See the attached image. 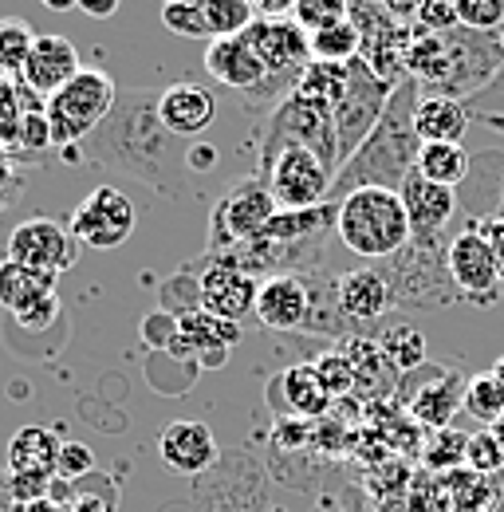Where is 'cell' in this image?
Here are the masks:
<instances>
[{"instance_id": "cell-1", "label": "cell", "mask_w": 504, "mask_h": 512, "mask_svg": "<svg viewBox=\"0 0 504 512\" xmlns=\"http://www.w3.org/2000/svg\"><path fill=\"white\" fill-rule=\"evenodd\" d=\"M67 162H91L103 170L126 174L166 197L186 193L189 146L166 130L158 115V91H119L111 115L91 130L79 146L63 150Z\"/></svg>"}, {"instance_id": "cell-2", "label": "cell", "mask_w": 504, "mask_h": 512, "mask_svg": "<svg viewBox=\"0 0 504 512\" xmlns=\"http://www.w3.org/2000/svg\"><path fill=\"white\" fill-rule=\"evenodd\" d=\"M402 71L418 83L422 95H449V99H473L481 95L504 71V52L497 32H418L410 28V40L402 48Z\"/></svg>"}, {"instance_id": "cell-3", "label": "cell", "mask_w": 504, "mask_h": 512, "mask_svg": "<svg viewBox=\"0 0 504 512\" xmlns=\"http://www.w3.org/2000/svg\"><path fill=\"white\" fill-rule=\"evenodd\" d=\"M418 83L402 79L382 111V119L375 123V130L359 142V150L351 158H343V166L335 170V186H331V201H343L347 193L367 190H402V182L414 174L422 138L414 127V111H418Z\"/></svg>"}, {"instance_id": "cell-4", "label": "cell", "mask_w": 504, "mask_h": 512, "mask_svg": "<svg viewBox=\"0 0 504 512\" xmlns=\"http://www.w3.org/2000/svg\"><path fill=\"white\" fill-rule=\"evenodd\" d=\"M335 237L363 260H390L394 253H402L410 245V217L402 205L398 190H367L347 193L343 201H335Z\"/></svg>"}, {"instance_id": "cell-5", "label": "cell", "mask_w": 504, "mask_h": 512, "mask_svg": "<svg viewBox=\"0 0 504 512\" xmlns=\"http://www.w3.org/2000/svg\"><path fill=\"white\" fill-rule=\"evenodd\" d=\"M119 91H115V79L107 71H95V67H83L75 79H67L60 91L44 103V115H48V130H52V146L71 150L79 146L91 130L99 127L111 107H115Z\"/></svg>"}, {"instance_id": "cell-6", "label": "cell", "mask_w": 504, "mask_h": 512, "mask_svg": "<svg viewBox=\"0 0 504 512\" xmlns=\"http://www.w3.org/2000/svg\"><path fill=\"white\" fill-rule=\"evenodd\" d=\"M445 249L449 245H406L402 253H394L390 260H382L378 268L390 280L394 292V308H414V312H438L457 304V288L449 280V264H445Z\"/></svg>"}, {"instance_id": "cell-7", "label": "cell", "mask_w": 504, "mask_h": 512, "mask_svg": "<svg viewBox=\"0 0 504 512\" xmlns=\"http://www.w3.org/2000/svg\"><path fill=\"white\" fill-rule=\"evenodd\" d=\"M280 146H308L331 170H339V162H343V154H339V130H335L331 107L312 103V99H304L296 91L268 111V123L260 130L256 158H264V154H272Z\"/></svg>"}, {"instance_id": "cell-8", "label": "cell", "mask_w": 504, "mask_h": 512, "mask_svg": "<svg viewBox=\"0 0 504 512\" xmlns=\"http://www.w3.org/2000/svg\"><path fill=\"white\" fill-rule=\"evenodd\" d=\"M256 178L272 190L280 209H312L331 201L335 170L308 146H280L256 158Z\"/></svg>"}, {"instance_id": "cell-9", "label": "cell", "mask_w": 504, "mask_h": 512, "mask_svg": "<svg viewBox=\"0 0 504 512\" xmlns=\"http://www.w3.org/2000/svg\"><path fill=\"white\" fill-rule=\"evenodd\" d=\"M398 83L382 79L375 67L367 60H351L347 64V87H343V99L335 103V130H339V154L351 158L359 150V142L375 130V123L382 119L390 95H394ZM343 166V162H339Z\"/></svg>"}, {"instance_id": "cell-10", "label": "cell", "mask_w": 504, "mask_h": 512, "mask_svg": "<svg viewBox=\"0 0 504 512\" xmlns=\"http://www.w3.org/2000/svg\"><path fill=\"white\" fill-rule=\"evenodd\" d=\"M276 213H280L276 197H272V190L256 174L245 178V182H237V186H229V190L217 197V205H213L205 253H221V249H233V245L249 241Z\"/></svg>"}, {"instance_id": "cell-11", "label": "cell", "mask_w": 504, "mask_h": 512, "mask_svg": "<svg viewBox=\"0 0 504 512\" xmlns=\"http://www.w3.org/2000/svg\"><path fill=\"white\" fill-rule=\"evenodd\" d=\"M138 225V213H134V201L115 186H95L75 209H71V237L83 245V249H119L130 241Z\"/></svg>"}, {"instance_id": "cell-12", "label": "cell", "mask_w": 504, "mask_h": 512, "mask_svg": "<svg viewBox=\"0 0 504 512\" xmlns=\"http://www.w3.org/2000/svg\"><path fill=\"white\" fill-rule=\"evenodd\" d=\"M445 264H449V280L457 288L461 300L469 304H497L501 300V288H504V276L493 260V249L489 241L481 237L477 225H465L449 237V249H445Z\"/></svg>"}, {"instance_id": "cell-13", "label": "cell", "mask_w": 504, "mask_h": 512, "mask_svg": "<svg viewBox=\"0 0 504 512\" xmlns=\"http://www.w3.org/2000/svg\"><path fill=\"white\" fill-rule=\"evenodd\" d=\"M79 241L71 237V229L60 225L56 217H28L8 233L4 245V260L24 264L32 272H48V276H63L67 268H75L79 260Z\"/></svg>"}, {"instance_id": "cell-14", "label": "cell", "mask_w": 504, "mask_h": 512, "mask_svg": "<svg viewBox=\"0 0 504 512\" xmlns=\"http://www.w3.org/2000/svg\"><path fill=\"white\" fill-rule=\"evenodd\" d=\"M319 300V268L312 272H280L260 280L256 320L268 331H308Z\"/></svg>"}, {"instance_id": "cell-15", "label": "cell", "mask_w": 504, "mask_h": 512, "mask_svg": "<svg viewBox=\"0 0 504 512\" xmlns=\"http://www.w3.org/2000/svg\"><path fill=\"white\" fill-rule=\"evenodd\" d=\"M56 280L48 272H32L24 264L0 260V308L28 331H44L48 323L60 316V296Z\"/></svg>"}, {"instance_id": "cell-16", "label": "cell", "mask_w": 504, "mask_h": 512, "mask_svg": "<svg viewBox=\"0 0 504 512\" xmlns=\"http://www.w3.org/2000/svg\"><path fill=\"white\" fill-rule=\"evenodd\" d=\"M402 205H406V217H410V241L414 245H426V249H434V245H449V225H453V217H457V190H449V186H438V182H430V178H422L418 170L402 182Z\"/></svg>"}, {"instance_id": "cell-17", "label": "cell", "mask_w": 504, "mask_h": 512, "mask_svg": "<svg viewBox=\"0 0 504 512\" xmlns=\"http://www.w3.org/2000/svg\"><path fill=\"white\" fill-rule=\"evenodd\" d=\"M197 276H201V308L221 316V320L241 323L245 316H256V292H260V280L241 272V268H229L213 256H201L193 260Z\"/></svg>"}, {"instance_id": "cell-18", "label": "cell", "mask_w": 504, "mask_h": 512, "mask_svg": "<svg viewBox=\"0 0 504 512\" xmlns=\"http://www.w3.org/2000/svg\"><path fill=\"white\" fill-rule=\"evenodd\" d=\"M237 343H241V323L221 320V316L201 308V312H189L178 320V335H174L170 351L197 359L201 367H225V359Z\"/></svg>"}, {"instance_id": "cell-19", "label": "cell", "mask_w": 504, "mask_h": 512, "mask_svg": "<svg viewBox=\"0 0 504 512\" xmlns=\"http://www.w3.org/2000/svg\"><path fill=\"white\" fill-rule=\"evenodd\" d=\"M335 304H339V316L351 327H363V323H378L394 308V292L378 264L375 268L363 264V268L335 276Z\"/></svg>"}, {"instance_id": "cell-20", "label": "cell", "mask_w": 504, "mask_h": 512, "mask_svg": "<svg viewBox=\"0 0 504 512\" xmlns=\"http://www.w3.org/2000/svg\"><path fill=\"white\" fill-rule=\"evenodd\" d=\"M83 67H79V52L67 36H36L28 60H24V71H20V83L40 95V99H52L67 79H75Z\"/></svg>"}, {"instance_id": "cell-21", "label": "cell", "mask_w": 504, "mask_h": 512, "mask_svg": "<svg viewBox=\"0 0 504 512\" xmlns=\"http://www.w3.org/2000/svg\"><path fill=\"white\" fill-rule=\"evenodd\" d=\"M217 438L205 422H193V418H178L170 422L162 434H158V457L174 469V473H186V477H197L205 469L217 465Z\"/></svg>"}, {"instance_id": "cell-22", "label": "cell", "mask_w": 504, "mask_h": 512, "mask_svg": "<svg viewBox=\"0 0 504 512\" xmlns=\"http://www.w3.org/2000/svg\"><path fill=\"white\" fill-rule=\"evenodd\" d=\"M268 406H276L284 418H319L331 410V394L319 379L315 363H296L288 371H280L268 383Z\"/></svg>"}, {"instance_id": "cell-23", "label": "cell", "mask_w": 504, "mask_h": 512, "mask_svg": "<svg viewBox=\"0 0 504 512\" xmlns=\"http://www.w3.org/2000/svg\"><path fill=\"white\" fill-rule=\"evenodd\" d=\"M158 115H162L166 130H174L178 138H197L213 127L217 99L201 83H174V87L158 91Z\"/></svg>"}, {"instance_id": "cell-24", "label": "cell", "mask_w": 504, "mask_h": 512, "mask_svg": "<svg viewBox=\"0 0 504 512\" xmlns=\"http://www.w3.org/2000/svg\"><path fill=\"white\" fill-rule=\"evenodd\" d=\"M205 71H209L217 83H225V87H233V91H241V95L256 91V87L264 83V75H268V67L260 60V52L249 44V36L213 40V44L205 48Z\"/></svg>"}, {"instance_id": "cell-25", "label": "cell", "mask_w": 504, "mask_h": 512, "mask_svg": "<svg viewBox=\"0 0 504 512\" xmlns=\"http://www.w3.org/2000/svg\"><path fill=\"white\" fill-rule=\"evenodd\" d=\"M465 383L469 379H461L457 371H430V383L410 398V418L422 430H445V426H453V418L461 410V398H465Z\"/></svg>"}, {"instance_id": "cell-26", "label": "cell", "mask_w": 504, "mask_h": 512, "mask_svg": "<svg viewBox=\"0 0 504 512\" xmlns=\"http://www.w3.org/2000/svg\"><path fill=\"white\" fill-rule=\"evenodd\" d=\"M60 449H63V442L48 426H24V430L8 442V473L40 485L48 473L60 469Z\"/></svg>"}, {"instance_id": "cell-27", "label": "cell", "mask_w": 504, "mask_h": 512, "mask_svg": "<svg viewBox=\"0 0 504 512\" xmlns=\"http://www.w3.org/2000/svg\"><path fill=\"white\" fill-rule=\"evenodd\" d=\"M473 123L469 107L449 95H422L414 111V127L422 142H465V130Z\"/></svg>"}, {"instance_id": "cell-28", "label": "cell", "mask_w": 504, "mask_h": 512, "mask_svg": "<svg viewBox=\"0 0 504 512\" xmlns=\"http://www.w3.org/2000/svg\"><path fill=\"white\" fill-rule=\"evenodd\" d=\"M449 481L453 512H504V477H485L473 469H457Z\"/></svg>"}, {"instance_id": "cell-29", "label": "cell", "mask_w": 504, "mask_h": 512, "mask_svg": "<svg viewBox=\"0 0 504 512\" xmlns=\"http://www.w3.org/2000/svg\"><path fill=\"white\" fill-rule=\"evenodd\" d=\"M414 170H418L422 178L438 182V186L457 190V186L469 182V174H473V158L465 154L461 142H422Z\"/></svg>"}, {"instance_id": "cell-30", "label": "cell", "mask_w": 504, "mask_h": 512, "mask_svg": "<svg viewBox=\"0 0 504 512\" xmlns=\"http://www.w3.org/2000/svg\"><path fill=\"white\" fill-rule=\"evenodd\" d=\"M375 343H378V351H382V359H386L398 375L418 371V367L426 363V339H422V331L410 327V323H382Z\"/></svg>"}, {"instance_id": "cell-31", "label": "cell", "mask_w": 504, "mask_h": 512, "mask_svg": "<svg viewBox=\"0 0 504 512\" xmlns=\"http://www.w3.org/2000/svg\"><path fill=\"white\" fill-rule=\"evenodd\" d=\"M308 48H312V60H323V64H351V60H359V52H363V36H359L355 20L343 16V20L327 24V28L308 32Z\"/></svg>"}, {"instance_id": "cell-32", "label": "cell", "mask_w": 504, "mask_h": 512, "mask_svg": "<svg viewBox=\"0 0 504 512\" xmlns=\"http://www.w3.org/2000/svg\"><path fill=\"white\" fill-rule=\"evenodd\" d=\"M461 406H465V414H469L473 422H481L485 430H493L504 414V383L493 375V371L473 375V379L465 383V398H461Z\"/></svg>"}, {"instance_id": "cell-33", "label": "cell", "mask_w": 504, "mask_h": 512, "mask_svg": "<svg viewBox=\"0 0 504 512\" xmlns=\"http://www.w3.org/2000/svg\"><path fill=\"white\" fill-rule=\"evenodd\" d=\"M205 12V28H209V44L213 40H233L245 36L256 20V8L249 0H201Z\"/></svg>"}, {"instance_id": "cell-34", "label": "cell", "mask_w": 504, "mask_h": 512, "mask_svg": "<svg viewBox=\"0 0 504 512\" xmlns=\"http://www.w3.org/2000/svg\"><path fill=\"white\" fill-rule=\"evenodd\" d=\"M343 87H347V64H323V60H312L304 67L300 83H296V95L312 99V103H323L335 111V103L343 99Z\"/></svg>"}, {"instance_id": "cell-35", "label": "cell", "mask_w": 504, "mask_h": 512, "mask_svg": "<svg viewBox=\"0 0 504 512\" xmlns=\"http://www.w3.org/2000/svg\"><path fill=\"white\" fill-rule=\"evenodd\" d=\"M465 449H469V434H461L457 426L430 430L422 461H426V469H430V473H441V477H449V473L465 469Z\"/></svg>"}, {"instance_id": "cell-36", "label": "cell", "mask_w": 504, "mask_h": 512, "mask_svg": "<svg viewBox=\"0 0 504 512\" xmlns=\"http://www.w3.org/2000/svg\"><path fill=\"white\" fill-rule=\"evenodd\" d=\"M347 359H351V367H355V383L367 386V390H382V386H390L398 379V371L382 359V351H378V343L371 339H351L347 343Z\"/></svg>"}, {"instance_id": "cell-37", "label": "cell", "mask_w": 504, "mask_h": 512, "mask_svg": "<svg viewBox=\"0 0 504 512\" xmlns=\"http://www.w3.org/2000/svg\"><path fill=\"white\" fill-rule=\"evenodd\" d=\"M158 300H162V312H170V316H189V312H201V276H197V268L186 264V268H178L162 288H158Z\"/></svg>"}, {"instance_id": "cell-38", "label": "cell", "mask_w": 504, "mask_h": 512, "mask_svg": "<svg viewBox=\"0 0 504 512\" xmlns=\"http://www.w3.org/2000/svg\"><path fill=\"white\" fill-rule=\"evenodd\" d=\"M36 44V32L24 20H0V75H20Z\"/></svg>"}, {"instance_id": "cell-39", "label": "cell", "mask_w": 504, "mask_h": 512, "mask_svg": "<svg viewBox=\"0 0 504 512\" xmlns=\"http://www.w3.org/2000/svg\"><path fill=\"white\" fill-rule=\"evenodd\" d=\"M162 24L182 36V40H205L209 44V28H205V12L201 0H178V4H162Z\"/></svg>"}, {"instance_id": "cell-40", "label": "cell", "mask_w": 504, "mask_h": 512, "mask_svg": "<svg viewBox=\"0 0 504 512\" xmlns=\"http://www.w3.org/2000/svg\"><path fill=\"white\" fill-rule=\"evenodd\" d=\"M465 469L485 473V477H501L504 473V449L493 430H477L469 434V449H465Z\"/></svg>"}, {"instance_id": "cell-41", "label": "cell", "mask_w": 504, "mask_h": 512, "mask_svg": "<svg viewBox=\"0 0 504 512\" xmlns=\"http://www.w3.org/2000/svg\"><path fill=\"white\" fill-rule=\"evenodd\" d=\"M315 371H319V379H323L331 398H343V394H351V390L359 386L355 383V367H351L347 351H327V355H319V359H315Z\"/></svg>"}, {"instance_id": "cell-42", "label": "cell", "mask_w": 504, "mask_h": 512, "mask_svg": "<svg viewBox=\"0 0 504 512\" xmlns=\"http://www.w3.org/2000/svg\"><path fill=\"white\" fill-rule=\"evenodd\" d=\"M457 20L473 32H501L504 0H457Z\"/></svg>"}, {"instance_id": "cell-43", "label": "cell", "mask_w": 504, "mask_h": 512, "mask_svg": "<svg viewBox=\"0 0 504 512\" xmlns=\"http://www.w3.org/2000/svg\"><path fill=\"white\" fill-rule=\"evenodd\" d=\"M343 16H347V0H296V12H292V20L304 32L327 28V24L343 20Z\"/></svg>"}, {"instance_id": "cell-44", "label": "cell", "mask_w": 504, "mask_h": 512, "mask_svg": "<svg viewBox=\"0 0 504 512\" xmlns=\"http://www.w3.org/2000/svg\"><path fill=\"white\" fill-rule=\"evenodd\" d=\"M410 28H418V32H434V36L461 28V20H457V0H426V4L418 8V16H414Z\"/></svg>"}, {"instance_id": "cell-45", "label": "cell", "mask_w": 504, "mask_h": 512, "mask_svg": "<svg viewBox=\"0 0 504 512\" xmlns=\"http://www.w3.org/2000/svg\"><path fill=\"white\" fill-rule=\"evenodd\" d=\"M174 335H178V316H170V312H162V308H158L150 320H142V339H146L150 347H166V351H170Z\"/></svg>"}, {"instance_id": "cell-46", "label": "cell", "mask_w": 504, "mask_h": 512, "mask_svg": "<svg viewBox=\"0 0 504 512\" xmlns=\"http://www.w3.org/2000/svg\"><path fill=\"white\" fill-rule=\"evenodd\" d=\"M481 237L489 241V249H493V260H497V268H501L504 276V213L501 217H481Z\"/></svg>"}, {"instance_id": "cell-47", "label": "cell", "mask_w": 504, "mask_h": 512, "mask_svg": "<svg viewBox=\"0 0 504 512\" xmlns=\"http://www.w3.org/2000/svg\"><path fill=\"white\" fill-rule=\"evenodd\" d=\"M91 469V449L75 446V442H63L60 449V473H83Z\"/></svg>"}, {"instance_id": "cell-48", "label": "cell", "mask_w": 504, "mask_h": 512, "mask_svg": "<svg viewBox=\"0 0 504 512\" xmlns=\"http://www.w3.org/2000/svg\"><path fill=\"white\" fill-rule=\"evenodd\" d=\"M20 190H24V178H20V174L12 170V162L0 154V209H4Z\"/></svg>"}, {"instance_id": "cell-49", "label": "cell", "mask_w": 504, "mask_h": 512, "mask_svg": "<svg viewBox=\"0 0 504 512\" xmlns=\"http://www.w3.org/2000/svg\"><path fill=\"white\" fill-rule=\"evenodd\" d=\"M378 4H382V12L394 16L398 24H414V16H418V8H422L426 0H378Z\"/></svg>"}, {"instance_id": "cell-50", "label": "cell", "mask_w": 504, "mask_h": 512, "mask_svg": "<svg viewBox=\"0 0 504 512\" xmlns=\"http://www.w3.org/2000/svg\"><path fill=\"white\" fill-rule=\"evenodd\" d=\"M260 20H284L296 12V0H249Z\"/></svg>"}, {"instance_id": "cell-51", "label": "cell", "mask_w": 504, "mask_h": 512, "mask_svg": "<svg viewBox=\"0 0 504 512\" xmlns=\"http://www.w3.org/2000/svg\"><path fill=\"white\" fill-rule=\"evenodd\" d=\"M119 4H123V0H79L75 8H79L83 16H91V20H111V16L119 12Z\"/></svg>"}, {"instance_id": "cell-52", "label": "cell", "mask_w": 504, "mask_h": 512, "mask_svg": "<svg viewBox=\"0 0 504 512\" xmlns=\"http://www.w3.org/2000/svg\"><path fill=\"white\" fill-rule=\"evenodd\" d=\"M213 162H217L213 146H193V150H189V170H205V166H213Z\"/></svg>"}, {"instance_id": "cell-53", "label": "cell", "mask_w": 504, "mask_h": 512, "mask_svg": "<svg viewBox=\"0 0 504 512\" xmlns=\"http://www.w3.org/2000/svg\"><path fill=\"white\" fill-rule=\"evenodd\" d=\"M473 123H481V127L497 130V134L504 138V115H489V111H477V115H473Z\"/></svg>"}, {"instance_id": "cell-54", "label": "cell", "mask_w": 504, "mask_h": 512, "mask_svg": "<svg viewBox=\"0 0 504 512\" xmlns=\"http://www.w3.org/2000/svg\"><path fill=\"white\" fill-rule=\"evenodd\" d=\"M40 4H44V8H52V12H71L79 0H40Z\"/></svg>"}, {"instance_id": "cell-55", "label": "cell", "mask_w": 504, "mask_h": 512, "mask_svg": "<svg viewBox=\"0 0 504 512\" xmlns=\"http://www.w3.org/2000/svg\"><path fill=\"white\" fill-rule=\"evenodd\" d=\"M493 434H497V442H501V449H504V414H501V422L493 426Z\"/></svg>"}, {"instance_id": "cell-56", "label": "cell", "mask_w": 504, "mask_h": 512, "mask_svg": "<svg viewBox=\"0 0 504 512\" xmlns=\"http://www.w3.org/2000/svg\"><path fill=\"white\" fill-rule=\"evenodd\" d=\"M493 375H497V379L504 383V359H501V363H493Z\"/></svg>"}, {"instance_id": "cell-57", "label": "cell", "mask_w": 504, "mask_h": 512, "mask_svg": "<svg viewBox=\"0 0 504 512\" xmlns=\"http://www.w3.org/2000/svg\"><path fill=\"white\" fill-rule=\"evenodd\" d=\"M497 40H501V52H504V24H501V32H497Z\"/></svg>"}, {"instance_id": "cell-58", "label": "cell", "mask_w": 504, "mask_h": 512, "mask_svg": "<svg viewBox=\"0 0 504 512\" xmlns=\"http://www.w3.org/2000/svg\"><path fill=\"white\" fill-rule=\"evenodd\" d=\"M501 209H504V182H501Z\"/></svg>"}, {"instance_id": "cell-59", "label": "cell", "mask_w": 504, "mask_h": 512, "mask_svg": "<svg viewBox=\"0 0 504 512\" xmlns=\"http://www.w3.org/2000/svg\"><path fill=\"white\" fill-rule=\"evenodd\" d=\"M162 4H178V0H162Z\"/></svg>"}]
</instances>
